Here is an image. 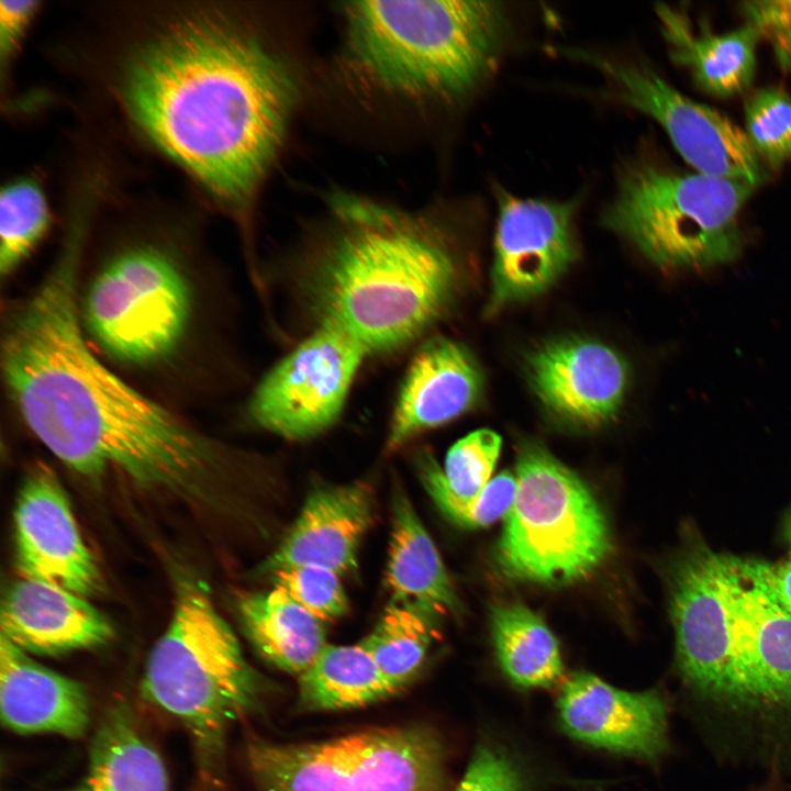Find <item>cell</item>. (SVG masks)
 <instances>
[{
    "instance_id": "23",
    "label": "cell",
    "mask_w": 791,
    "mask_h": 791,
    "mask_svg": "<svg viewBox=\"0 0 791 791\" xmlns=\"http://www.w3.org/2000/svg\"><path fill=\"white\" fill-rule=\"evenodd\" d=\"M71 791H169L161 757L120 704L100 723L85 776Z\"/></svg>"
},
{
    "instance_id": "7",
    "label": "cell",
    "mask_w": 791,
    "mask_h": 791,
    "mask_svg": "<svg viewBox=\"0 0 791 791\" xmlns=\"http://www.w3.org/2000/svg\"><path fill=\"white\" fill-rule=\"evenodd\" d=\"M611 548L605 515L594 494L544 446L519 448L516 490L497 547L508 578L565 584L593 572Z\"/></svg>"
},
{
    "instance_id": "3",
    "label": "cell",
    "mask_w": 791,
    "mask_h": 791,
    "mask_svg": "<svg viewBox=\"0 0 791 791\" xmlns=\"http://www.w3.org/2000/svg\"><path fill=\"white\" fill-rule=\"evenodd\" d=\"M325 227L294 258L287 287L310 330H341L367 355H389L422 339L455 304L464 259L449 226L336 193Z\"/></svg>"
},
{
    "instance_id": "34",
    "label": "cell",
    "mask_w": 791,
    "mask_h": 791,
    "mask_svg": "<svg viewBox=\"0 0 791 791\" xmlns=\"http://www.w3.org/2000/svg\"><path fill=\"white\" fill-rule=\"evenodd\" d=\"M744 23L753 26L771 48L783 73H791V1L747 0L739 2Z\"/></svg>"
},
{
    "instance_id": "30",
    "label": "cell",
    "mask_w": 791,
    "mask_h": 791,
    "mask_svg": "<svg viewBox=\"0 0 791 791\" xmlns=\"http://www.w3.org/2000/svg\"><path fill=\"white\" fill-rule=\"evenodd\" d=\"M48 225L45 198L31 180L4 187L0 194V274L11 276L43 237Z\"/></svg>"
},
{
    "instance_id": "37",
    "label": "cell",
    "mask_w": 791,
    "mask_h": 791,
    "mask_svg": "<svg viewBox=\"0 0 791 791\" xmlns=\"http://www.w3.org/2000/svg\"><path fill=\"white\" fill-rule=\"evenodd\" d=\"M34 1L0 2L1 53H9L35 11Z\"/></svg>"
},
{
    "instance_id": "39",
    "label": "cell",
    "mask_w": 791,
    "mask_h": 791,
    "mask_svg": "<svg viewBox=\"0 0 791 791\" xmlns=\"http://www.w3.org/2000/svg\"><path fill=\"white\" fill-rule=\"evenodd\" d=\"M784 535L788 543L791 545V512L786 523Z\"/></svg>"
},
{
    "instance_id": "8",
    "label": "cell",
    "mask_w": 791,
    "mask_h": 791,
    "mask_svg": "<svg viewBox=\"0 0 791 791\" xmlns=\"http://www.w3.org/2000/svg\"><path fill=\"white\" fill-rule=\"evenodd\" d=\"M79 314L85 332L108 356L126 365L153 366L169 359L187 335L191 287L169 254L136 246L97 271Z\"/></svg>"
},
{
    "instance_id": "5",
    "label": "cell",
    "mask_w": 791,
    "mask_h": 791,
    "mask_svg": "<svg viewBox=\"0 0 791 791\" xmlns=\"http://www.w3.org/2000/svg\"><path fill=\"white\" fill-rule=\"evenodd\" d=\"M261 686L208 586L193 577L179 579L171 619L151 650L143 688L189 731L204 767L219 759L229 725L256 704Z\"/></svg>"
},
{
    "instance_id": "35",
    "label": "cell",
    "mask_w": 791,
    "mask_h": 791,
    "mask_svg": "<svg viewBox=\"0 0 791 791\" xmlns=\"http://www.w3.org/2000/svg\"><path fill=\"white\" fill-rule=\"evenodd\" d=\"M519 766L501 749L487 744L476 747L455 791H525Z\"/></svg>"
},
{
    "instance_id": "9",
    "label": "cell",
    "mask_w": 791,
    "mask_h": 791,
    "mask_svg": "<svg viewBox=\"0 0 791 791\" xmlns=\"http://www.w3.org/2000/svg\"><path fill=\"white\" fill-rule=\"evenodd\" d=\"M568 54L599 70L619 101L656 121L695 171L757 187L766 180L769 170L744 130L682 94L648 65L583 49Z\"/></svg>"
},
{
    "instance_id": "29",
    "label": "cell",
    "mask_w": 791,
    "mask_h": 791,
    "mask_svg": "<svg viewBox=\"0 0 791 791\" xmlns=\"http://www.w3.org/2000/svg\"><path fill=\"white\" fill-rule=\"evenodd\" d=\"M421 481L441 511L455 523L470 528L486 527L508 514L516 490V477L503 472L489 481L474 498L455 494L443 469L428 452L416 456Z\"/></svg>"
},
{
    "instance_id": "13",
    "label": "cell",
    "mask_w": 791,
    "mask_h": 791,
    "mask_svg": "<svg viewBox=\"0 0 791 791\" xmlns=\"http://www.w3.org/2000/svg\"><path fill=\"white\" fill-rule=\"evenodd\" d=\"M13 523L16 562L23 577L85 598L101 589L100 569L80 534L68 498L45 465H35L26 476Z\"/></svg>"
},
{
    "instance_id": "15",
    "label": "cell",
    "mask_w": 791,
    "mask_h": 791,
    "mask_svg": "<svg viewBox=\"0 0 791 791\" xmlns=\"http://www.w3.org/2000/svg\"><path fill=\"white\" fill-rule=\"evenodd\" d=\"M557 709L565 732L584 744L650 762L668 751L669 710L657 691H626L577 672L561 688Z\"/></svg>"
},
{
    "instance_id": "25",
    "label": "cell",
    "mask_w": 791,
    "mask_h": 791,
    "mask_svg": "<svg viewBox=\"0 0 791 791\" xmlns=\"http://www.w3.org/2000/svg\"><path fill=\"white\" fill-rule=\"evenodd\" d=\"M401 689L360 643L326 644L299 676L297 703L308 712L350 710L385 700Z\"/></svg>"
},
{
    "instance_id": "33",
    "label": "cell",
    "mask_w": 791,
    "mask_h": 791,
    "mask_svg": "<svg viewBox=\"0 0 791 791\" xmlns=\"http://www.w3.org/2000/svg\"><path fill=\"white\" fill-rule=\"evenodd\" d=\"M272 573L275 587L286 591L323 623L342 616L348 609L339 575L333 570L315 565H300Z\"/></svg>"
},
{
    "instance_id": "12",
    "label": "cell",
    "mask_w": 791,
    "mask_h": 791,
    "mask_svg": "<svg viewBox=\"0 0 791 791\" xmlns=\"http://www.w3.org/2000/svg\"><path fill=\"white\" fill-rule=\"evenodd\" d=\"M575 201L498 197L488 311L541 294L578 256Z\"/></svg>"
},
{
    "instance_id": "4",
    "label": "cell",
    "mask_w": 791,
    "mask_h": 791,
    "mask_svg": "<svg viewBox=\"0 0 791 791\" xmlns=\"http://www.w3.org/2000/svg\"><path fill=\"white\" fill-rule=\"evenodd\" d=\"M343 57L382 91L453 101L497 68L509 35L501 2L352 1L343 4Z\"/></svg>"
},
{
    "instance_id": "19",
    "label": "cell",
    "mask_w": 791,
    "mask_h": 791,
    "mask_svg": "<svg viewBox=\"0 0 791 791\" xmlns=\"http://www.w3.org/2000/svg\"><path fill=\"white\" fill-rule=\"evenodd\" d=\"M0 713L18 734L81 737L90 723V702L82 684L33 660L0 636Z\"/></svg>"
},
{
    "instance_id": "18",
    "label": "cell",
    "mask_w": 791,
    "mask_h": 791,
    "mask_svg": "<svg viewBox=\"0 0 791 791\" xmlns=\"http://www.w3.org/2000/svg\"><path fill=\"white\" fill-rule=\"evenodd\" d=\"M0 625L8 640L40 655L93 648L113 636L111 623L85 597L25 577L8 589Z\"/></svg>"
},
{
    "instance_id": "22",
    "label": "cell",
    "mask_w": 791,
    "mask_h": 791,
    "mask_svg": "<svg viewBox=\"0 0 791 791\" xmlns=\"http://www.w3.org/2000/svg\"><path fill=\"white\" fill-rule=\"evenodd\" d=\"M391 601H413L457 616L460 601L441 556L406 494L396 490L386 570Z\"/></svg>"
},
{
    "instance_id": "21",
    "label": "cell",
    "mask_w": 791,
    "mask_h": 791,
    "mask_svg": "<svg viewBox=\"0 0 791 791\" xmlns=\"http://www.w3.org/2000/svg\"><path fill=\"white\" fill-rule=\"evenodd\" d=\"M655 13L670 59L690 74L701 91L716 98H729L751 86L760 41L753 26L744 23L717 34L703 23L694 27L686 9L657 3Z\"/></svg>"
},
{
    "instance_id": "20",
    "label": "cell",
    "mask_w": 791,
    "mask_h": 791,
    "mask_svg": "<svg viewBox=\"0 0 791 791\" xmlns=\"http://www.w3.org/2000/svg\"><path fill=\"white\" fill-rule=\"evenodd\" d=\"M350 791H445L446 750L421 724L370 728L342 736Z\"/></svg>"
},
{
    "instance_id": "31",
    "label": "cell",
    "mask_w": 791,
    "mask_h": 791,
    "mask_svg": "<svg viewBox=\"0 0 791 791\" xmlns=\"http://www.w3.org/2000/svg\"><path fill=\"white\" fill-rule=\"evenodd\" d=\"M745 133L767 169L791 160V96L782 88L754 91L744 105Z\"/></svg>"
},
{
    "instance_id": "32",
    "label": "cell",
    "mask_w": 791,
    "mask_h": 791,
    "mask_svg": "<svg viewBox=\"0 0 791 791\" xmlns=\"http://www.w3.org/2000/svg\"><path fill=\"white\" fill-rule=\"evenodd\" d=\"M502 439L489 428L476 430L448 450L443 474L450 490L463 499L479 494L489 483Z\"/></svg>"
},
{
    "instance_id": "26",
    "label": "cell",
    "mask_w": 791,
    "mask_h": 791,
    "mask_svg": "<svg viewBox=\"0 0 791 791\" xmlns=\"http://www.w3.org/2000/svg\"><path fill=\"white\" fill-rule=\"evenodd\" d=\"M247 762L260 791H350L342 737L301 744L253 739Z\"/></svg>"
},
{
    "instance_id": "36",
    "label": "cell",
    "mask_w": 791,
    "mask_h": 791,
    "mask_svg": "<svg viewBox=\"0 0 791 791\" xmlns=\"http://www.w3.org/2000/svg\"><path fill=\"white\" fill-rule=\"evenodd\" d=\"M737 561L744 572L764 584L791 613V556L779 561L737 557Z\"/></svg>"
},
{
    "instance_id": "16",
    "label": "cell",
    "mask_w": 791,
    "mask_h": 791,
    "mask_svg": "<svg viewBox=\"0 0 791 791\" xmlns=\"http://www.w3.org/2000/svg\"><path fill=\"white\" fill-rule=\"evenodd\" d=\"M483 377L472 354L447 337L425 341L414 354L392 411L387 449L469 411L482 394Z\"/></svg>"
},
{
    "instance_id": "24",
    "label": "cell",
    "mask_w": 791,
    "mask_h": 791,
    "mask_svg": "<svg viewBox=\"0 0 791 791\" xmlns=\"http://www.w3.org/2000/svg\"><path fill=\"white\" fill-rule=\"evenodd\" d=\"M238 612L257 651L288 673L299 677L327 644L323 622L278 587L246 593L238 601Z\"/></svg>"
},
{
    "instance_id": "38",
    "label": "cell",
    "mask_w": 791,
    "mask_h": 791,
    "mask_svg": "<svg viewBox=\"0 0 791 791\" xmlns=\"http://www.w3.org/2000/svg\"><path fill=\"white\" fill-rule=\"evenodd\" d=\"M747 791H786L783 773L779 771H769L762 782L757 783Z\"/></svg>"
},
{
    "instance_id": "2",
    "label": "cell",
    "mask_w": 791,
    "mask_h": 791,
    "mask_svg": "<svg viewBox=\"0 0 791 791\" xmlns=\"http://www.w3.org/2000/svg\"><path fill=\"white\" fill-rule=\"evenodd\" d=\"M123 88L148 136L232 207L259 186L298 97L288 63L219 18L168 29L133 59Z\"/></svg>"
},
{
    "instance_id": "6",
    "label": "cell",
    "mask_w": 791,
    "mask_h": 791,
    "mask_svg": "<svg viewBox=\"0 0 791 791\" xmlns=\"http://www.w3.org/2000/svg\"><path fill=\"white\" fill-rule=\"evenodd\" d=\"M756 188L638 160L624 168L603 222L660 269L704 271L742 254L739 215Z\"/></svg>"
},
{
    "instance_id": "11",
    "label": "cell",
    "mask_w": 791,
    "mask_h": 791,
    "mask_svg": "<svg viewBox=\"0 0 791 791\" xmlns=\"http://www.w3.org/2000/svg\"><path fill=\"white\" fill-rule=\"evenodd\" d=\"M729 559L699 547L681 559L671 582L677 670L688 698L705 716L717 703L731 672Z\"/></svg>"
},
{
    "instance_id": "27",
    "label": "cell",
    "mask_w": 791,
    "mask_h": 791,
    "mask_svg": "<svg viewBox=\"0 0 791 791\" xmlns=\"http://www.w3.org/2000/svg\"><path fill=\"white\" fill-rule=\"evenodd\" d=\"M491 630L497 658L505 676L522 688H547L559 681V646L544 621L520 603L492 608Z\"/></svg>"
},
{
    "instance_id": "10",
    "label": "cell",
    "mask_w": 791,
    "mask_h": 791,
    "mask_svg": "<svg viewBox=\"0 0 791 791\" xmlns=\"http://www.w3.org/2000/svg\"><path fill=\"white\" fill-rule=\"evenodd\" d=\"M367 353L338 328L317 326L255 387L247 413L261 428L287 439L312 438L341 416Z\"/></svg>"
},
{
    "instance_id": "17",
    "label": "cell",
    "mask_w": 791,
    "mask_h": 791,
    "mask_svg": "<svg viewBox=\"0 0 791 791\" xmlns=\"http://www.w3.org/2000/svg\"><path fill=\"white\" fill-rule=\"evenodd\" d=\"M374 491L366 482L313 491L265 571L315 565L342 575L355 568L360 539L374 516Z\"/></svg>"
},
{
    "instance_id": "14",
    "label": "cell",
    "mask_w": 791,
    "mask_h": 791,
    "mask_svg": "<svg viewBox=\"0 0 791 791\" xmlns=\"http://www.w3.org/2000/svg\"><path fill=\"white\" fill-rule=\"evenodd\" d=\"M530 382L544 408L581 428L612 421L624 401L630 369L612 347L587 338H561L527 358Z\"/></svg>"
},
{
    "instance_id": "1",
    "label": "cell",
    "mask_w": 791,
    "mask_h": 791,
    "mask_svg": "<svg viewBox=\"0 0 791 791\" xmlns=\"http://www.w3.org/2000/svg\"><path fill=\"white\" fill-rule=\"evenodd\" d=\"M78 227L35 292L8 314L1 366L9 396L32 433L74 471L120 475L202 504L226 449L90 349L77 293Z\"/></svg>"
},
{
    "instance_id": "28",
    "label": "cell",
    "mask_w": 791,
    "mask_h": 791,
    "mask_svg": "<svg viewBox=\"0 0 791 791\" xmlns=\"http://www.w3.org/2000/svg\"><path fill=\"white\" fill-rule=\"evenodd\" d=\"M439 614L419 602L391 601L360 644L380 670L404 688L422 667L436 634V615Z\"/></svg>"
}]
</instances>
